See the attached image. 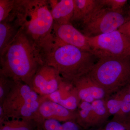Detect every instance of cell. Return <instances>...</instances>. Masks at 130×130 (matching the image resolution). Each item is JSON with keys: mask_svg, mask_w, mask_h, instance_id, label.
I'll return each mask as SVG.
<instances>
[{"mask_svg": "<svg viewBox=\"0 0 130 130\" xmlns=\"http://www.w3.org/2000/svg\"><path fill=\"white\" fill-rule=\"evenodd\" d=\"M41 97L40 106L34 120L38 124L46 120H54L60 122L76 121V111L69 110L47 98Z\"/></svg>", "mask_w": 130, "mask_h": 130, "instance_id": "9c48e42d", "label": "cell"}, {"mask_svg": "<svg viewBox=\"0 0 130 130\" xmlns=\"http://www.w3.org/2000/svg\"><path fill=\"white\" fill-rule=\"evenodd\" d=\"M38 130H41V129H40V126H39V127H38Z\"/></svg>", "mask_w": 130, "mask_h": 130, "instance_id": "4316f807", "label": "cell"}, {"mask_svg": "<svg viewBox=\"0 0 130 130\" xmlns=\"http://www.w3.org/2000/svg\"><path fill=\"white\" fill-rule=\"evenodd\" d=\"M13 17L40 51L53 40L54 22L49 1L16 0Z\"/></svg>", "mask_w": 130, "mask_h": 130, "instance_id": "3957f363", "label": "cell"}, {"mask_svg": "<svg viewBox=\"0 0 130 130\" xmlns=\"http://www.w3.org/2000/svg\"><path fill=\"white\" fill-rule=\"evenodd\" d=\"M43 97L58 103L67 109L73 111H76L81 101L75 89L73 94L66 99H61L58 94V90L49 95Z\"/></svg>", "mask_w": 130, "mask_h": 130, "instance_id": "e0dca14e", "label": "cell"}, {"mask_svg": "<svg viewBox=\"0 0 130 130\" xmlns=\"http://www.w3.org/2000/svg\"><path fill=\"white\" fill-rule=\"evenodd\" d=\"M20 29L14 20L0 22V56L14 40Z\"/></svg>", "mask_w": 130, "mask_h": 130, "instance_id": "5bb4252c", "label": "cell"}, {"mask_svg": "<svg viewBox=\"0 0 130 130\" xmlns=\"http://www.w3.org/2000/svg\"><path fill=\"white\" fill-rule=\"evenodd\" d=\"M0 75L31 87L32 78L44 64L40 51L20 29L18 35L0 56Z\"/></svg>", "mask_w": 130, "mask_h": 130, "instance_id": "7a4b0ae2", "label": "cell"}, {"mask_svg": "<svg viewBox=\"0 0 130 130\" xmlns=\"http://www.w3.org/2000/svg\"><path fill=\"white\" fill-rule=\"evenodd\" d=\"M74 8L71 23L82 22L102 6L100 0H74Z\"/></svg>", "mask_w": 130, "mask_h": 130, "instance_id": "4fadbf2b", "label": "cell"}, {"mask_svg": "<svg viewBox=\"0 0 130 130\" xmlns=\"http://www.w3.org/2000/svg\"><path fill=\"white\" fill-rule=\"evenodd\" d=\"M63 80L56 70L44 64L34 75L31 87L40 96H46L58 90Z\"/></svg>", "mask_w": 130, "mask_h": 130, "instance_id": "ba28073f", "label": "cell"}, {"mask_svg": "<svg viewBox=\"0 0 130 130\" xmlns=\"http://www.w3.org/2000/svg\"><path fill=\"white\" fill-rule=\"evenodd\" d=\"M91 105L94 125L105 122L109 118L110 115L107 109L105 99L95 100Z\"/></svg>", "mask_w": 130, "mask_h": 130, "instance_id": "d6986e66", "label": "cell"}, {"mask_svg": "<svg viewBox=\"0 0 130 130\" xmlns=\"http://www.w3.org/2000/svg\"><path fill=\"white\" fill-rule=\"evenodd\" d=\"M41 130H79V125L74 121H68L61 124L54 120H46L40 124Z\"/></svg>", "mask_w": 130, "mask_h": 130, "instance_id": "ac0fdd59", "label": "cell"}, {"mask_svg": "<svg viewBox=\"0 0 130 130\" xmlns=\"http://www.w3.org/2000/svg\"><path fill=\"white\" fill-rule=\"evenodd\" d=\"M72 84L82 101L91 103L95 100L109 97L104 90L92 81L88 74L75 81Z\"/></svg>", "mask_w": 130, "mask_h": 130, "instance_id": "8fae6325", "label": "cell"}, {"mask_svg": "<svg viewBox=\"0 0 130 130\" xmlns=\"http://www.w3.org/2000/svg\"><path fill=\"white\" fill-rule=\"evenodd\" d=\"M76 112V122L78 125L84 127L94 125L91 103L81 101Z\"/></svg>", "mask_w": 130, "mask_h": 130, "instance_id": "2e32d148", "label": "cell"}, {"mask_svg": "<svg viewBox=\"0 0 130 130\" xmlns=\"http://www.w3.org/2000/svg\"><path fill=\"white\" fill-rule=\"evenodd\" d=\"M88 75L112 95L130 85V55L98 59Z\"/></svg>", "mask_w": 130, "mask_h": 130, "instance_id": "277c9868", "label": "cell"}, {"mask_svg": "<svg viewBox=\"0 0 130 130\" xmlns=\"http://www.w3.org/2000/svg\"><path fill=\"white\" fill-rule=\"evenodd\" d=\"M16 0H0V22L12 20Z\"/></svg>", "mask_w": 130, "mask_h": 130, "instance_id": "ffe728a7", "label": "cell"}, {"mask_svg": "<svg viewBox=\"0 0 130 130\" xmlns=\"http://www.w3.org/2000/svg\"><path fill=\"white\" fill-rule=\"evenodd\" d=\"M37 130H38V129Z\"/></svg>", "mask_w": 130, "mask_h": 130, "instance_id": "83f0119b", "label": "cell"}, {"mask_svg": "<svg viewBox=\"0 0 130 130\" xmlns=\"http://www.w3.org/2000/svg\"><path fill=\"white\" fill-rule=\"evenodd\" d=\"M103 7L109 8L113 10L122 9L127 2L126 0H100Z\"/></svg>", "mask_w": 130, "mask_h": 130, "instance_id": "603a6c76", "label": "cell"}, {"mask_svg": "<svg viewBox=\"0 0 130 130\" xmlns=\"http://www.w3.org/2000/svg\"><path fill=\"white\" fill-rule=\"evenodd\" d=\"M128 91H129V93L130 94V85L129 86H128Z\"/></svg>", "mask_w": 130, "mask_h": 130, "instance_id": "484cf974", "label": "cell"}, {"mask_svg": "<svg viewBox=\"0 0 130 130\" xmlns=\"http://www.w3.org/2000/svg\"><path fill=\"white\" fill-rule=\"evenodd\" d=\"M40 52L44 64L54 68L64 81L72 84L88 75L98 59L91 52L66 44L54 36Z\"/></svg>", "mask_w": 130, "mask_h": 130, "instance_id": "6da1fadb", "label": "cell"}, {"mask_svg": "<svg viewBox=\"0 0 130 130\" xmlns=\"http://www.w3.org/2000/svg\"><path fill=\"white\" fill-rule=\"evenodd\" d=\"M105 99L106 105L110 115L116 116L121 111V100L117 93Z\"/></svg>", "mask_w": 130, "mask_h": 130, "instance_id": "44dd1931", "label": "cell"}, {"mask_svg": "<svg viewBox=\"0 0 130 130\" xmlns=\"http://www.w3.org/2000/svg\"><path fill=\"white\" fill-rule=\"evenodd\" d=\"M129 123L130 122L113 118L112 120L107 124L105 130H126L125 124Z\"/></svg>", "mask_w": 130, "mask_h": 130, "instance_id": "cb8c5ba5", "label": "cell"}, {"mask_svg": "<svg viewBox=\"0 0 130 130\" xmlns=\"http://www.w3.org/2000/svg\"><path fill=\"white\" fill-rule=\"evenodd\" d=\"M14 83V80L11 78L0 75V105L2 104Z\"/></svg>", "mask_w": 130, "mask_h": 130, "instance_id": "7402d4cb", "label": "cell"}, {"mask_svg": "<svg viewBox=\"0 0 130 130\" xmlns=\"http://www.w3.org/2000/svg\"><path fill=\"white\" fill-rule=\"evenodd\" d=\"M118 30L130 38V19L121 26Z\"/></svg>", "mask_w": 130, "mask_h": 130, "instance_id": "d4e9b609", "label": "cell"}, {"mask_svg": "<svg viewBox=\"0 0 130 130\" xmlns=\"http://www.w3.org/2000/svg\"><path fill=\"white\" fill-rule=\"evenodd\" d=\"M38 126L32 120L11 119L0 122V130H37Z\"/></svg>", "mask_w": 130, "mask_h": 130, "instance_id": "9a60e30c", "label": "cell"}, {"mask_svg": "<svg viewBox=\"0 0 130 130\" xmlns=\"http://www.w3.org/2000/svg\"><path fill=\"white\" fill-rule=\"evenodd\" d=\"M54 22L59 25L71 23L74 8V0L49 1Z\"/></svg>", "mask_w": 130, "mask_h": 130, "instance_id": "7c38bea8", "label": "cell"}, {"mask_svg": "<svg viewBox=\"0 0 130 130\" xmlns=\"http://www.w3.org/2000/svg\"><path fill=\"white\" fill-rule=\"evenodd\" d=\"M130 19V12L123 8L115 10L102 6L82 22L83 33L91 37L112 32Z\"/></svg>", "mask_w": 130, "mask_h": 130, "instance_id": "8992f818", "label": "cell"}, {"mask_svg": "<svg viewBox=\"0 0 130 130\" xmlns=\"http://www.w3.org/2000/svg\"><path fill=\"white\" fill-rule=\"evenodd\" d=\"M41 101V96L29 85L14 82L8 94L0 105L3 114L0 122L5 120L23 119L34 120Z\"/></svg>", "mask_w": 130, "mask_h": 130, "instance_id": "5b68a950", "label": "cell"}, {"mask_svg": "<svg viewBox=\"0 0 130 130\" xmlns=\"http://www.w3.org/2000/svg\"><path fill=\"white\" fill-rule=\"evenodd\" d=\"M53 34L58 40L66 44L90 52L87 37L71 23L59 25L54 23Z\"/></svg>", "mask_w": 130, "mask_h": 130, "instance_id": "30bf717a", "label": "cell"}, {"mask_svg": "<svg viewBox=\"0 0 130 130\" xmlns=\"http://www.w3.org/2000/svg\"><path fill=\"white\" fill-rule=\"evenodd\" d=\"M87 38L91 53L98 59L130 55V38L118 30Z\"/></svg>", "mask_w": 130, "mask_h": 130, "instance_id": "52a82bcc", "label": "cell"}]
</instances>
